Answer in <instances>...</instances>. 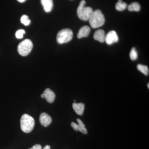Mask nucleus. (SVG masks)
Wrapping results in <instances>:
<instances>
[{
	"mask_svg": "<svg viewBox=\"0 0 149 149\" xmlns=\"http://www.w3.org/2000/svg\"><path fill=\"white\" fill-rule=\"evenodd\" d=\"M77 121L78 123L77 124L78 125V131H80L83 134H87L88 131H87V129L85 128V125L83 123V121L79 118H77Z\"/></svg>",
	"mask_w": 149,
	"mask_h": 149,
	"instance_id": "obj_15",
	"label": "nucleus"
},
{
	"mask_svg": "<svg viewBox=\"0 0 149 149\" xmlns=\"http://www.w3.org/2000/svg\"><path fill=\"white\" fill-rule=\"evenodd\" d=\"M71 125L72 126V128L74 130L76 131H78V125L77 123H75L72 122L71 123Z\"/></svg>",
	"mask_w": 149,
	"mask_h": 149,
	"instance_id": "obj_20",
	"label": "nucleus"
},
{
	"mask_svg": "<svg viewBox=\"0 0 149 149\" xmlns=\"http://www.w3.org/2000/svg\"><path fill=\"white\" fill-rule=\"evenodd\" d=\"M105 33L103 29H98L95 32L94 34V39L100 42L103 43L105 40Z\"/></svg>",
	"mask_w": 149,
	"mask_h": 149,
	"instance_id": "obj_9",
	"label": "nucleus"
},
{
	"mask_svg": "<svg viewBox=\"0 0 149 149\" xmlns=\"http://www.w3.org/2000/svg\"><path fill=\"white\" fill-rule=\"evenodd\" d=\"M88 20L91 27L94 29L103 26L105 21L103 14L99 9L93 11L92 15Z\"/></svg>",
	"mask_w": 149,
	"mask_h": 149,
	"instance_id": "obj_1",
	"label": "nucleus"
},
{
	"mask_svg": "<svg viewBox=\"0 0 149 149\" xmlns=\"http://www.w3.org/2000/svg\"><path fill=\"white\" fill-rule=\"evenodd\" d=\"M34 118L27 114L22 115L20 119V128L25 133H29L32 131L35 126Z\"/></svg>",
	"mask_w": 149,
	"mask_h": 149,
	"instance_id": "obj_3",
	"label": "nucleus"
},
{
	"mask_svg": "<svg viewBox=\"0 0 149 149\" xmlns=\"http://www.w3.org/2000/svg\"><path fill=\"white\" fill-rule=\"evenodd\" d=\"M130 58L132 60L135 61L137 59L138 57V54L136 48H132L130 53Z\"/></svg>",
	"mask_w": 149,
	"mask_h": 149,
	"instance_id": "obj_18",
	"label": "nucleus"
},
{
	"mask_svg": "<svg viewBox=\"0 0 149 149\" xmlns=\"http://www.w3.org/2000/svg\"><path fill=\"white\" fill-rule=\"evenodd\" d=\"M25 32L23 29H19L17 30L15 33V36L18 39H22L23 35L25 34Z\"/></svg>",
	"mask_w": 149,
	"mask_h": 149,
	"instance_id": "obj_19",
	"label": "nucleus"
},
{
	"mask_svg": "<svg viewBox=\"0 0 149 149\" xmlns=\"http://www.w3.org/2000/svg\"><path fill=\"white\" fill-rule=\"evenodd\" d=\"M118 41V37L117 33L114 30L110 31L106 35L105 42L108 45L117 42Z\"/></svg>",
	"mask_w": 149,
	"mask_h": 149,
	"instance_id": "obj_6",
	"label": "nucleus"
},
{
	"mask_svg": "<svg viewBox=\"0 0 149 149\" xmlns=\"http://www.w3.org/2000/svg\"><path fill=\"white\" fill-rule=\"evenodd\" d=\"M17 1H18V2H19L23 3L25 2L26 0H17Z\"/></svg>",
	"mask_w": 149,
	"mask_h": 149,
	"instance_id": "obj_23",
	"label": "nucleus"
},
{
	"mask_svg": "<svg viewBox=\"0 0 149 149\" xmlns=\"http://www.w3.org/2000/svg\"><path fill=\"white\" fill-rule=\"evenodd\" d=\"M43 94L45 95V98L46 100L48 102L52 103L54 101L56 95L53 91H52L50 89L47 88L44 91Z\"/></svg>",
	"mask_w": 149,
	"mask_h": 149,
	"instance_id": "obj_8",
	"label": "nucleus"
},
{
	"mask_svg": "<svg viewBox=\"0 0 149 149\" xmlns=\"http://www.w3.org/2000/svg\"><path fill=\"white\" fill-rule=\"evenodd\" d=\"M41 2L46 12H50L53 8V0H41Z\"/></svg>",
	"mask_w": 149,
	"mask_h": 149,
	"instance_id": "obj_11",
	"label": "nucleus"
},
{
	"mask_svg": "<svg viewBox=\"0 0 149 149\" xmlns=\"http://www.w3.org/2000/svg\"><path fill=\"white\" fill-rule=\"evenodd\" d=\"M149 83H148V88H149Z\"/></svg>",
	"mask_w": 149,
	"mask_h": 149,
	"instance_id": "obj_25",
	"label": "nucleus"
},
{
	"mask_svg": "<svg viewBox=\"0 0 149 149\" xmlns=\"http://www.w3.org/2000/svg\"><path fill=\"white\" fill-rule=\"evenodd\" d=\"M72 107L77 114L80 116L83 114L85 109V104L83 103H73Z\"/></svg>",
	"mask_w": 149,
	"mask_h": 149,
	"instance_id": "obj_12",
	"label": "nucleus"
},
{
	"mask_svg": "<svg viewBox=\"0 0 149 149\" xmlns=\"http://www.w3.org/2000/svg\"><path fill=\"white\" fill-rule=\"evenodd\" d=\"M73 32L70 29H64L60 30L57 35L56 40L59 44L68 42L72 40Z\"/></svg>",
	"mask_w": 149,
	"mask_h": 149,
	"instance_id": "obj_4",
	"label": "nucleus"
},
{
	"mask_svg": "<svg viewBox=\"0 0 149 149\" xmlns=\"http://www.w3.org/2000/svg\"><path fill=\"white\" fill-rule=\"evenodd\" d=\"M20 21L22 24H24L25 26H28L31 23V20L29 19L28 16L25 15L21 17Z\"/></svg>",
	"mask_w": 149,
	"mask_h": 149,
	"instance_id": "obj_17",
	"label": "nucleus"
},
{
	"mask_svg": "<svg viewBox=\"0 0 149 149\" xmlns=\"http://www.w3.org/2000/svg\"><path fill=\"white\" fill-rule=\"evenodd\" d=\"M40 123L43 126L47 127L52 123V118L46 113H42L40 115Z\"/></svg>",
	"mask_w": 149,
	"mask_h": 149,
	"instance_id": "obj_7",
	"label": "nucleus"
},
{
	"mask_svg": "<svg viewBox=\"0 0 149 149\" xmlns=\"http://www.w3.org/2000/svg\"><path fill=\"white\" fill-rule=\"evenodd\" d=\"M43 149H51V147L49 146H46Z\"/></svg>",
	"mask_w": 149,
	"mask_h": 149,
	"instance_id": "obj_22",
	"label": "nucleus"
},
{
	"mask_svg": "<svg viewBox=\"0 0 149 149\" xmlns=\"http://www.w3.org/2000/svg\"><path fill=\"white\" fill-rule=\"evenodd\" d=\"M41 97L42 98H45V95H44V94H42V95H41Z\"/></svg>",
	"mask_w": 149,
	"mask_h": 149,
	"instance_id": "obj_24",
	"label": "nucleus"
},
{
	"mask_svg": "<svg viewBox=\"0 0 149 149\" xmlns=\"http://www.w3.org/2000/svg\"><path fill=\"white\" fill-rule=\"evenodd\" d=\"M33 44L29 39H26L19 43L17 47L19 54L23 56L28 55L32 51Z\"/></svg>",
	"mask_w": 149,
	"mask_h": 149,
	"instance_id": "obj_5",
	"label": "nucleus"
},
{
	"mask_svg": "<svg viewBox=\"0 0 149 149\" xmlns=\"http://www.w3.org/2000/svg\"><path fill=\"white\" fill-rule=\"evenodd\" d=\"M29 149H42V146L40 145H35Z\"/></svg>",
	"mask_w": 149,
	"mask_h": 149,
	"instance_id": "obj_21",
	"label": "nucleus"
},
{
	"mask_svg": "<svg viewBox=\"0 0 149 149\" xmlns=\"http://www.w3.org/2000/svg\"><path fill=\"white\" fill-rule=\"evenodd\" d=\"M137 68L139 70L142 72L143 74L146 75H148L149 74V70L148 67L146 65L142 64H138L137 65Z\"/></svg>",
	"mask_w": 149,
	"mask_h": 149,
	"instance_id": "obj_16",
	"label": "nucleus"
},
{
	"mask_svg": "<svg viewBox=\"0 0 149 149\" xmlns=\"http://www.w3.org/2000/svg\"><path fill=\"white\" fill-rule=\"evenodd\" d=\"M127 7V4L126 3L123 1L122 0H118V2L116 5L115 8L116 10L119 11H122L125 10Z\"/></svg>",
	"mask_w": 149,
	"mask_h": 149,
	"instance_id": "obj_14",
	"label": "nucleus"
},
{
	"mask_svg": "<svg viewBox=\"0 0 149 149\" xmlns=\"http://www.w3.org/2000/svg\"><path fill=\"white\" fill-rule=\"evenodd\" d=\"M91 28L89 26L85 25L81 27L77 34V38L79 39L83 37H88L91 32Z\"/></svg>",
	"mask_w": 149,
	"mask_h": 149,
	"instance_id": "obj_10",
	"label": "nucleus"
},
{
	"mask_svg": "<svg viewBox=\"0 0 149 149\" xmlns=\"http://www.w3.org/2000/svg\"><path fill=\"white\" fill-rule=\"evenodd\" d=\"M141 5L138 2H133L130 4L128 7V9L129 11L139 12L141 10Z\"/></svg>",
	"mask_w": 149,
	"mask_h": 149,
	"instance_id": "obj_13",
	"label": "nucleus"
},
{
	"mask_svg": "<svg viewBox=\"0 0 149 149\" xmlns=\"http://www.w3.org/2000/svg\"><path fill=\"white\" fill-rule=\"evenodd\" d=\"M86 1L85 0H82L80 1L77 9V15L78 17L83 21L89 20L93 10L91 7L85 6Z\"/></svg>",
	"mask_w": 149,
	"mask_h": 149,
	"instance_id": "obj_2",
	"label": "nucleus"
}]
</instances>
